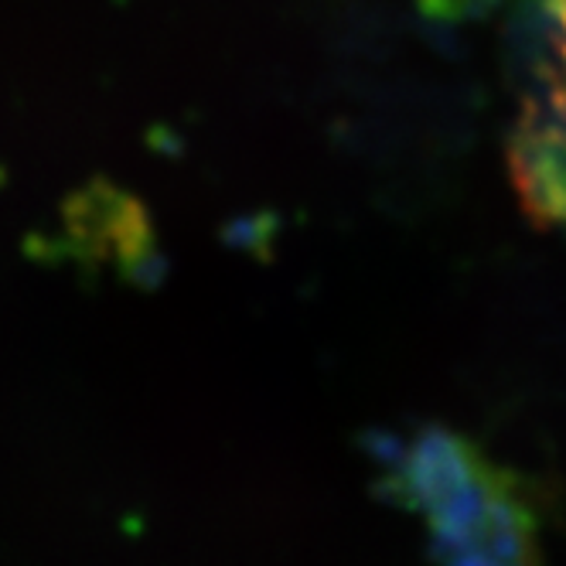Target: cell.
Here are the masks:
<instances>
[{
    "instance_id": "1",
    "label": "cell",
    "mask_w": 566,
    "mask_h": 566,
    "mask_svg": "<svg viewBox=\"0 0 566 566\" xmlns=\"http://www.w3.org/2000/svg\"><path fill=\"white\" fill-rule=\"evenodd\" d=\"M396 478L451 546L454 566H530V536L505 478L454 433L430 430L399 454Z\"/></svg>"
},
{
    "instance_id": "2",
    "label": "cell",
    "mask_w": 566,
    "mask_h": 566,
    "mask_svg": "<svg viewBox=\"0 0 566 566\" xmlns=\"http://www.w3.org/2000/svg\"><path fill=\"white\" fill-rule=\"evenodd\" d=\"M509 175L525 212L566 229V86L522 106L509 137Z\"/></svg>"
},
{
    "instance_id": "3",
    "label": "cell",
    "mask_w": 566,
    "mask_h": 566,
    "mask_svg": "<svg viewBox=\"0 0 566 566\" xmlns=\"http://www.w3.org/2000/svg\"><path fill=\"white\" fill-rule=\"evenodd\" d=\"M505 75L525 103L566 86V0H509L502 21Z\"/></svg>"
}]
</instances>
